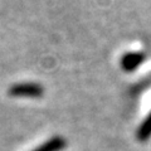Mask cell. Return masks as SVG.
<instances>
[{
    "mask_svg": "<svg viewBox=\"0 0 151 151\" xmlns=\"http://www.w3.org/2000/svg\"><path fill=\"white\" fill-rule=\"evenodd\" d=\"M151 136V113L146 117L142 125L137 130V139L140 141H146Z\"/></svg>",
    "mask_w": 151,
    "mask_h": 151,
    "instance_id": "obj_4",
    "label": "cell"
},
{
    "mask_svg": "<svg viewBox=\"0 0 151 151\" xmlns=\"http://www.w3.org/2000/svg\"><path fill=\"white\" fill-rule=\"evenodd\" d=\"M67 146V141L60 136H54V137L45 141L44 144L38 146L32 151H62Z\"/></svg>",
    "mask_w": 151,
    "mask_h": 151,
    "instance_id": "obj_3",
    "label": "cell"
},
{
    "mask_svg": "<svg viewBox=\"0 0 151 151\" xmlns=\"http://www.w3.org/2000/svg\"><path fill=\"white\" fill-rule=\"evenodd\" d=\"M144 60H145L144 53H127L122 57L121 65L125 70L131 72V70H134L135 68H137Z\"/></svg>",
    "mask_w": 151,
    "mask_h": 151,
    "instance_id": "obj_2",
    "label": "cell"
},
{
    "mask_svg": "<svg viewBox=\"0 0 151 151\" xmlns=\"http://www.w3.org/2000/svg\"><path fill=\"white\" fill-rule=\"evenodd\" d=\"M9 94L13 97H40L43 87L37 83H18L9 88Z\"/></svg>",
    "mask_w": 151,
    "mask_h": 151,
    "instance_id": "obj_1",
    "label": "cell"
}]
</instances>
